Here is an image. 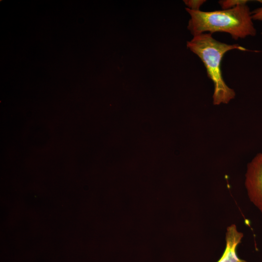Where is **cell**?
Here are the masks:
<instances>
[{"mask_svg": "<svg viewBox=\"0 0 262 262\" xmlns=\"http://www.w3.org/2000/svg\"><path fill=\"white\" fill-rule=\"evenodd\" d=\"M185 9L191 16L187 28L193 36L207 32L211 34L223 32L237 40L256 34L251 12L246 4L211 12Z\"/></svg>", "mask_w": 262, "mask_h": 262, "instance_id": "obj_1", "label": "cell"}, {"mask_svg": "<svg viewBox=\"0 0 262 262\" xmlns=\"http://www.w3.org/2000/svg\"><path fill=\"white\" fill-rule=\"evenodd\" d=\"M187 47L201 59L208 77L213 83V104L228 103L234 98L235 93L226 84L223 78L221 67L222 58L227 52L232 49L248 50L238 44L220 42L214 39L210 33L194 36L191 41L187 42Z\"/></svg>", "mask_w": 262, "mask_h": 262, "instance_id": "obj_2", "label": "cell"}, {"mask_svg": "<svg viewBox=\"0 0 262 262\" xmlns=\"http://www.w3.org/2000/svg\"><path fill=\"white\" fill-rule=\"evenodd\" d=\"M245 177L248 198L262 213V153L257 154L248 163Z\"/></svg>", "mask_w": 262, "mask_h": 262, "instance_id": "obj_3", "label": "cell"}, {"mask_svg": "<svg viewBox=\"0 0 262 262\" xmlns=\"http://www.w3.org/2000/svg\"><path fill=\"white\" fill-rule=\"evenodd\" d=\"M243 236V233L237 230L235 224L228 227L225 235V248L222 256L217 262H247L239 258L236 251L237 246Z\"/></svg>", "mask_w": 262, "mask_h": 262, "instance_id": "obj_4", "label": "cell"}, {"mask_svg": "<svg viewBox=\"0 0 262 262\" xmlns=\"http://www.w3.org/2000/svg\"><path fill=\"white\" fill-rule=\"evenodd\" d=\"M248 1L247 0H220L219 3L224 10L234 8L238 5H244Z\"/></svg>", "mask_w": 262, "mask_h": 262, "instance_id": "obj_5", "label": "cell"}, {"mask_svg": "<svg viewBox=\"0 0 262 262\" xmlns=\"http://www.w3.org/2000/svg\"><path fill=\"white\" fill-rule=\"evenodd\" d=\"M184 2L188 8L195 11L200 10V6L206 1L205 0H186Z\"/></svg>", "mask_w": 262, "mask_h": 262, "instance_id": "obj_6", "label": "cell"}, {"mask_svg": "<svg viewBox=\"0 0 262 262\" xmlns=\"http://www.w3.org/2000/svg\"><path fill=\"white\" fill-rule=\"evenodd\" d=\"M251 16L252 19L262 20V7L254 10L251 12Z\"/></svg>", "mask_w": 262, "mask_h": 262, "instance_id": "obj_7", "label": "cell"}]
</instances>
